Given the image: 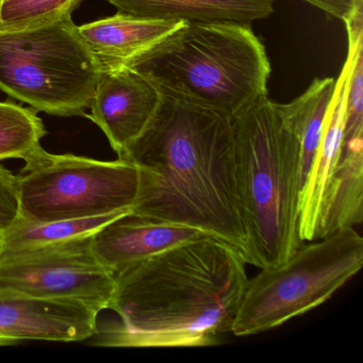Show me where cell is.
Segmentation results:
<instances>
[{
  "instance_id": "cell-1",
  "label": "cell",
  "mask_w": 363,
  "mask_h": 363,
  "mask_svg": "<svg viewBox=\"0 0 363 363\" xmlns=\"http://www.w3.org/2000/svg\"><path fill=\"white\" fill-rule=\"evenodd\" d=\"M160 91L154 118L118 155L139 174L131 214L197 229L250 264L230 118Z\"/></svg>"
},
{
  "instance_id": "cell-2",
  "label": "cell",
  "mask_w": 363,
  "mask_h": 363,
  "mask_svg": "<svg viewBox=\"0 0 363 363\" xmlns=\"http://www.w3.org/2000/svg\"><path fill=\"white\" fill-rule=\"evenodd\" d=\"M243 257L206 237L184 242L116 274L109 308L122 323L97 330L114 347H206L231 333L247 284Z\"/></svg>"
},
{
  "instance_id": "cell-3",
  "label": "cell",
  "mask_w": 363,
  "mask_h": 363,
  "mask_svg": "<svg viewBox=\"0 0 363 363\" xmlns=\"http://www.w3.org/2000/svg\"><path fill=\"white\" fill-rule=\"evenodd\" d=\"M230 121L250 264L259 269L277 267L303 243L298 233V138L267 95Z\"/></svg>"
},
{
  "instance_id": "cell-4",
  "label": "cell",
  "mask_w": 363,
  "mask_h": 363,
  "mask_svg": "<svg viewBox=\"0 0 363 363\" xmlns=\"http://www.w3.org/2000/svg\"><path fill=\"white\" fill-rule=\"evenodd\" d=\"M250 27L186 23L128 67L160 90L231 118L267 95L271 63Z\"/></svg>"
},
{
  "instance_id": "cell-5",
  "label": "cell",
  "mask_w": 363,
  "mask_h": 363,
  "mask_svg": "<svg viewBox=\"0 0 363 363\" xmlns=\"http://www.w3.org/2000/svg\"><path fill=\"white\" fill-rule=\"evenodd\" d=\"M101 74L72 18L0 31V90L37 111L86 116Z\"/></svg>"
},
{
  "instance_id": "cell-6",
  "label": "cell",
  "mask_w": 363,
  "mask_h": 363,
  "mask_svg": "<svg viewBox=\"0 0 363 363\" xmlns=\"http://www.w3.org/2000/svg\"><path fill=\"white\" fill-rule=\"evenodd\" d=\"M363 265V238L340 229L298 250L281 264L248 279L233 320L238 337L280 326L328 301Z\"/></svg>"
},
{
  "instance_id": "cell-7",
  "label": "cell",
  "mask_w": 363,
  "mask_h": 363,
  "mask_svg": "<svg viewBox=\"0 0 363 363\" xmlns=\"http://www.w3.org/2000/svg\"><path fill=\"white\" fill-rule=\"evenodd\" d=\"M18 174L20 216L37 222L80 220L131 210L139 184L128 161L50 154L42 146Z\"/></svg>"
},
{
  "instance_id": "cell-8",
  "label": "cell",
  "mask_w": 363,
  "mask_h": 363,
  "mask_svg": "<svg viewBox=\"0 0 363 363\" xmlns=\"http://www.w3.org/2000/svg\"><path fill=\"white\" fill-rule=\"evenodd\" d=\"M92 235L0 255V291L77 301L99 312L108 309L116 275L93 254Z\"/></svg>"
},
{
  "instance_id": "cell-9",
  "label": "cell",
  "mask_w": 363,
  "mask_h": 363,
  "mask_svg": "<svg viewBox=\"0 0 363 363\" xmlns=\"http://www.w3.org/2000/svg\"><path fill=\"white\" fill-rule=\"evenodd\" d=\"M160 101L155 82L123 67L101 74L86 116L103 130L118 156L145 130Z\"/></svg>"
},
{
  "instance_id": "cell-10",
  "label": "cell",
  "mask_w": 363,
  "mask_h": 363,
  "mask_svg": "<svg viewBox=\"0 0 363 363\" xmlns=\"http://www.w3.org/2000/svg\"><path fill=\"white\" fill-rule=\"evenodd\" d=\"M99 311L82 303L0 291V339L84 341L97 333Z\"/></svg>"
},
{
  "instance_id": "cell-11",
  "label": "cell",
  "mask_w": 363,
  "mask_h": 363,
  "mask_svg": "<svg viewBox=\"0 0 363 363\" xmlns=\"http://www.w3.org/2000/svg\"><path fill=\"white\" fill-rule=\"evenodd\" d=\"M191 227L127 214L92 235L91 248L101 265L112 273L184 242L206 237Z\"/></svg>"
},
{
  "instance_id": "cell-12",
  "label": "cell",
  "mask_w": 363,
  "mask_h": 363,
  "mask_svg": "<svg viewBox=\"0 0 363 363\" xmlns=\"http://www.w3.org/2000/svg\"><path fill=\"white\" fill-rule=\"evenodd\" d=\"M184 24L118 12L110 18L78 26V33L103 73L128 67Z\"/></svg>"
},
{
  "instance_id": "cell-13",
  "label": "cell",
  "mask_w": 363,
  "mask_h": 363,
  "mask_svg": "<svg viewBox=\"0 0 363 363\" xmlns=\"http://www.w3.org/2000/svg\"><path fill=\"white\" fill-rule=\"evenodd\" d=\"M350 65L352 57L348 52L341 73L335 79V90L325 118L320 145L299 195L298 233L303 242L313 241L323 194L341 159Z\"/></svg>"
},
{
  "instance_id": "cell-14",
  "label": "cell",
  "mask_w": 363,
  "mask_h": 363,
  "mask_svg": "<svg viewBox=\"0 0 363 363\" xmlns=\"http://www.w3.org/2000/svg\"><path fill=\"white\" fill-rule=\"evenodd\" d=\"M118 13L184 23L248 25L273 14L275 0H106Z\"/></svg>"
},
{
  "instance_id": "cell-15",
  "label": "cell",
  "mask_w": 363,
  "mask_h": 363,
  "mask_svg": "<svg viewBox=\"0 0 363 363\" xmlns=\"http://www.w3.org/2000/svg\"><path fill=\"white\" fill-rule=\"evenodd\" d=\"M363 220V148L344 152L325 189L313 241Z\"/></svg>"
},
{
  "instance_id": "cell-16",
  "label": "cell",
  "mask_w": 363,
  "mask_h": 363,
  "mask_svg": "<svg viewBox=\"0 0 363 363\" xmlns=\"http://www.w3.org/2000/svg\"><path fill=\"white\" fill-rule=\"evenodd\" d=\"M335 84V78H316L309 88L294 101L289 104L276 103L284 122L298 138L301 188L320 145Z\"/></svg>"
},
{
  "instance_id": "cell-17",
  "label": "cell",
  "mask_w": 363,
  "mask_h": 363,
  "mask_svg": "<svg viewBox=\"0 0 363 363\" xmlns=\"http://www.w3.org/2000/svg\"><path fill=\"white\" fill-rule=\"evenodd\" d=\"M130 213L131 210H123L94 218L52 222H37L18 216L11 224L0 229V255L35 250L89 237L112 220Z\"/></svg>"
},
{
  "instance_id": "cell-18",
  "label": "cell",
  "mask_w": 363,
  "mask_h": 363,
  "mask_svg": "<svg viewBox=\"0 0 363 363\" xmlns=\"http://www.w3.org/2000/svg\"><path fill=\"white\" fill-rule=\"evenodd\" d=\"M48 135L37 110L0 101V161L24 159Z\"/></svg>"
},
{
  "instance_id": "cell-19",
  "label": "cell",
  "mask_w": 363,
  "mask_h": 363,
  "mask_svg": "<svg viewBox=\"0 0 363 363\" xmlns=\"http://www.w3.org/2000/svg\"><path fill=\"white\" fill-rule=\"evenodd\" d=\"M82 0H1L0 31L21 30L72 18Z\"/></svg>"
},
{
  "instance_id": "cell-20",
  "label": "cell",
  "mask_w": 363,
  "mask_h": 363,
  "mask_svg": "<svg viewBox=\"0 0 363 363\" xmlns=\"http://www.w3.org/2000/svg\"><path fill=\"white\" fill-rule=\"evenodd\" d=\"M20 216L18 176L0 164V229Z\"/></svg>"
},
{
  "instance_id": "cell-21",
  "label": "cell",
  "mask_w": 363,
  "mask_h": 363,
  "mask_svg": "<svg viewBox=\"0 0 363 363\" xmlns=\"http://www.w3.org/2000/svg\"><path fill=\"white\" fill-rule=\"evenodd\" d=\"M322 10L328 16L347 22L357 10L363 7V0H303Z\"/></svg>"
},
{
  "instance_id": "cell-22",
  "label": "cell",
  "mask_w": 363,
  "mask_h": 363,
  "mask_svg": "<svg viewBox=\"0 0 363 363\" xmlns=\"http://www.w3.org/2000/svg\"><path fill=\"white\" fill-rule=\"evenodd\" d=\"M0 3H1V0H0Z\"/></svg>"
}]
</instances>
